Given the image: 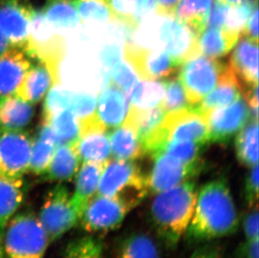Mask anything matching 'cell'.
<instances>
[{
  "label": "cell",
  "mask_w": 259,
  "mask_h": 258,
  "mask_svg": "<svg viewBox=\"0 0 259 258\" xmlns=\"http://www.w3.org/2000/svg\"><path fill=\"white\" fill-rule=\"evenodd\" d=\"M81 133L76 152L82 162L105 163L110 158V145L107 129L96 117L80 122Z\"/></svg>",
  "instance_id": "cell-16"
},
{
  "label": "cell",
  "mask_w": 259,
  "mask_h": 258,
  "mask_svg": "<svg viewBox=\"0 0 259 258\" xmlns=\"http://www.w3.org/2000/svg\"><path fill=\"white\" fill-rule=\"evenodd\" d=\"M257 5V0H244L239 5L229 6L223 29L240 38L250 15Z\"/></svg>",
  "instance_id": "cell-38"
},
{
  "label": "cell",
  "mask_w": 259,
  "mask_h": 258,
  "mask_svg": "<svg viewBox=\"0 0 259 258\" xmlns=\"http://www.w3.org/2000/svg\"><path fill=\"white\" fill-rule=\"evenodd\" d=\"M189 258H223V256L218 246L207 244L194 251Z\"/></svg>",
  "instance_id": "cell-50"
},
{
  "label": "cell",
  "mask_w": 259,
  "mask_h": 258,
  "mask_svg": "<svg viewBox=\"0 0 259 258\" xmlns=\"http://www.w3.org/2000/svg\"><path fill=\"white\" fill-rule=\"evenodd\" d=\"M116 128L110 134L111 150L116 159L135 160L144 155L139 137L128 122Z\"/></svg>",
  "instance_id": "cell-29"
},
{
  "label": "cell",
  "mask_w": 259,
  "mask_h": 258,
  "mask_svg": "<svg viewBox=\"0 0 259 258\" xmlns=\"http://www.w3.org/2000/svg\"><path fill=\"white\" fill-rule=\"evenodd\" d=\"M42 11L50 24L60 34L76 29L81 23L78 13L71 0H48Z\"/></svg>",
  "instance_id": "cell-31"
},
{
  "label": "cell",
  "mask_w": 259,
  "mask_h": 258,
  "mask_svg": "<svg viewBox=\"0 0 259 258\" xmlns=\"http://www.w3.org/2000/svg\"><path fill=\"white\" fill-rule=\"evenodd\" d=\"M237 258H259V238L245 240L237 250Z\"/></svg>",
  "instance_id": "cell-49"
},
{
  "label": "cell",
  "mask_w": 259,
  "mask_h": 258,
  "mask_svg": "<svg viewBox=\"0 0 259 258\" xmlns=\"http://www.w3.org/2000/svg\"><path fill=\"white\" fill-rule=\"evenodd\" d=\"M197 189L193 181H186L155 195L150 217L157 235L169 248L186 237L196 205Z\"/></svg>",
  "instance_id": "cell-2"
},
{
  "label": "cell",
  "mask_w": 259,
  "mask_h": 258,
  "mask_svg": "<svg viewBox=\"0 0 259 258\" xmlns=\"http://www.w3.org/2000/svg\"><path fill=\"white\" fill-rule=\"evenodd\" d=\"M228 8L229 5H224L218 0H213L210 11L208 13L207 19L205 21V28H223Z\"/></svg>",
  "instance_id": "cell-46"
},
{
  "label": "cell",
  "mask_w": 259,
  "mask_h": 258,
  "mask_svg": "<svg viewBox=\"0 0 259 258\" xmlns=\"http://www.w3.org/2000/svg\"><path fill=\"white\" fill-rule=\"evenodd\" d=\"M180 0H155L157 12L164 15H174Z\"/></svg>",
  "instance_id": "cell-51"
},
{
  "label": "cell",
  "mask_w": 259,
  "mask_h": 258,
  "mask_svg": "<svg viewBox=\"0 0 259 258\" xmlns=\"http://www.w3.org/2000/svg\"><path fill=\"white\" fill-rule=\"evenodd\" d=\"M115 20L135 29L156 9L155 0H107Z\"/></svg>",
  "instance_id": "cell-27"
},
{
  "label": "cell",
  "mask_w": 259,
  "mask_h": 258,
  "mask_svg": "<svg viewBox=\"0 0 259 258\" xmlns=\"http://www.w3.org/2000/svg\"><path fill=\"white\" fill-rule=\"evenodd\" d=\"M218 1H220L221 3H223L224 5L232 6V5H239L241 3L243 2L244 0H218Z\"/></svg>",
  "instance_id": "cell-53"
},
{
  "label": "cell",
  "mask_w": 259,
  "mask_h": 258,
  "mask_svg": "<svg viewBox=\"0 0 259 258\" xmlns=\"http://www.w3.org/2000/svg\"><path fill=\"white\" fill-rule=\"evenodd\" d=\"M71 1H73V0H71Z\"/></svg>",
  "instance_id": "cell-55"
},
{
  "label": "cell",
  "mask_w": 259,
  "mask_h": 258,
  "mask_svg": "<svg viewBox=\"0 0 259 258\" xmlns=\"http://www.w3.org/2000/svg\"><path fill=\"white\" fill-rule=\"evenodd\" d=\"M162 128L166 141H190L204 145L209 143L206 117L194 106L166 113Z\"/></svg>",
  "instance_id": "cell-12"
},
{
  "label": "cell",
  "mask_w": 259,
  "mask_h": 258,
  "mask_svg": "<svg viewBox=\"0 0 259 258\" xmlns=\"http://www.w3.org/2000/svg\"><path fill=\"white\" fill-rule=\"evenodd\" d=\"M24 51L29 58L46 64L59 80V64L63 56L64 40L47 20L42 10H32L27 43Z\"/></svg>",
  "instance_id": "cell-5"
},
{
  "label": "cell",
  "mask_w": 259,
  "mask_h": 258,
  "mask_svg": "<svg viewBox=\"0 0 259 258\" xmlns=\"http://www.w3.org/2000/svg\"><path fill=\"white\" fill-rule=\"evenodd\" d=\"M10 47L11 46L9 42V39L0 29V56H2L5 52H7L8 50L10 49Z\"/></svg>",
  "instance_id": "cell-52"
},
{
  "label": "cell",
  "mask_w": 259,
  "mask_h": 258,
  "mask_svg": "<svg viewBox=\"0 0 259 258\" xmlns=\"http://www.w3.org/2000/svg\"><path fill=\"white\" fill-rule=\"evenodd\" d=\"M217 85L206 98L194 107L204 116L211 110L231 104L242 96V85L229 64L226 65Z\"/></svg>",
  "instance_id": "cell-20"
},
{
  "label": "cell",
  "mask_w": 259,
  "mask_h": 258,
  "mask_svg": "<svg viewBox=\"0 0 259 258\" xmlns=\"http://www.w3.org/2000/svg\"><path fill=\"white\" fill-rule=\"evenodd\" d=\"M25 51L12 47L0 56V98L15 95L31 66Z\"/></svg>",
  "instance_id": "cell-18"
},
{
  "label": "cell",
  "mask_w": 259,
  "mask_h": 258,
  "mask_svg": "<svg viewBox=\"0 0 259 258\" xmlns=\"http://www.w3.org/2000/svg\"><path fill=\"white\" fill-rule=\"evenodd\" d=\"M238 39L237 35L223 28L207 27L199 34L200 54L209 58H220L230 52Z\"/></svg>",
  "instance_id": "cell-28"
},
{
  "label": "cell",
  "mask_w": 259,
  "mask_h": 258,
  "mask_svg": "<svg viewBox=\"0 0 259 258\" xmlns=\"http://www.w3.org/2000/svg\"><path fill=\"white\" fill-rule=\"evenodd\" d=\"M258 164L252 166L247 174L244 185V200L247 206L254 208L258 201Z\"/></svg>",
  "instance_id": "cell-44"
},
{
  "label": "cell",
  "mask_w": 259,
  "mask_h": 258,
  "mask_svg": "<svg viewBox=\"0 0 259 258\" xmlns=\"http://www.w3.org/2000/svg\"><path fill=\"white\" fill-rule=\"evenodd\" d=\"M32 105L16 95L0 98V129L25 128L34 115Z\"/></svg>",
  "instance_id": "cell-24"
},
{
  "label": "cell",
  "mask_w": 259,
  "mask_h": 258,
  "mask_svg": "<svg viewBox=\"0 0 259 258\" xmlns=\"http://www.w3.org/2000/svg\"><path fill=\"white\" fill-rule=\"evenodd\" d=\"M25 198L22 178H10L0 175V232L17 213Z\"/></svg>",
  "instance_id": "cell-25"
},
{
  "label": "cell",
  "mask_w": 259,
  "mask_h": 258,
  "mask_svg": "<svg viewBox=\"0 0 259 258\" xmlns=\"http://www.w3.org/2000/svg\"><path fill=\"white\" fill-rule=\"evenodd\" d=\"M0 258H5L4 246H3V232H0Z\"/></svg>",
  "instance_id": "cell-54"
},
{
  "label": "cell",
  "mask_w": 259,
  "mask_h": 258,
  "mask_svg": "<svg viewBox=\"0 0 259 258\" xmlns=\"http://www.w3.org/2000/svg\"><path fill=\"white\" fill-rule=\"evenodd\" d=\"M58 146L57 138L49 122L42 121L32 143L29 171L36 176H43L49 167Z\"/></svg>",
  "instance_id": "cell-23"
},
{
  "label": "cell",
  "mask_w": 259,
  "mask_h": 258,
  "mask_svg": "<svg viewBox=\"0 0 259 258\" xmlns=\"http://www.w3.org/2000/svg\"><path fill=\"white\" fill-rule=\"evenodd\" d=\"M242 88L257 85L258 47L257 42L242 36L232 52L229 62Z\"/></svg>",
  "instance_id": "cell-19"
},
{
  "label": "cell",
  "mask_w": 259,
  "mask_h": 258,
  "mask_svg": "<svg viewBox=\"0 0 259 258\" xmlns=\"http://www.w3.org/2000/svg\"><path fill=\"white\" fill-rule=\"evenodd\" d=\"M165 87L164 100L161 107L166 113L192 107L189 103L186 91L179 78H173L164 81Z\"/></svg>",
  "instance_id": "cell-41"
},
{
  "label": "cell",
  "mask_w": 259,
  "mask_h": 258,
  "mask_svg": "<svg viewBox=\"0 0 259 258\" xmlns=\"http://www.w3.org/2000/svg\"><path fill=\"white\" fill-rule=\"evenodd\" d=\"M138 82L136 72L133 70L132 66L120 61L113 66L106 79L105 85L112 84L115 85L130 98L133 89Z\"/></svg>",
  "instance_id": "cell-40"
},
{
  "label": "cell",
  "mask_w": 259,
  "mask_h": 258,
  "mask_svg": "<svg viewBox=\"0 0 259 258\" xmlns=\"http://www.w3.org/2000/svg\"><path fill=\"white\" fill-rule=\"evenodd\" d=\"M205 117L209 128V143L228 144L249 120L251 111L244 99L240 98L227 107L211 110Z\"/></svg>",
  "instance_id": "cell-13"
},
{
  "label": "cell",
  "mask_w": 259,
  "mask_h": 258,
  "mask_svg": "<svg viewBox=\"0 0 259 258\" xmlns=\"http://www.w3.org/2000/svg\"><path fill=\"white\" fill-rule=\"evenodd\" d=\"M71 193L62 184L52 188L45 197L38 218L50 242H54L78 224Z\"/></svg>",
  "instance_id": "cell-6"
},
{
  "label": "cell",
  "mask_w": 259,
  "mask_h": 258,
  "mask_svg": "<svg viewBox=\"0 0 259 258\" xmlns=\"http://www.w3.org/2000/svg\"><path fill=\"white\" fill-rule=\"evenodd\" d=\"M165 87L164 81L141 80L136 83L130 97V107L138 110L151 109L161 106Z\"/></svg>",
  "instance_id": "cell-34"
},
{
  "label": "cell",
  "mask_w": 259,
  "mask_h": 258,
  "mask_svg": "<svg viewBox=\"0 0 259 258\" xmlns=\"http://www.w3.org/2000/svg\"><path fill=\"white\" fill-rule=\"evenodd\" d=\"M205 147L194 142L166 141L155 154L164 153L186 164H198L203 163L201 157Z\"/></svg>",
  "instance_id": "cell-37"
},
{
  "label": "cell",
  "mask_w": 259,
  "mask_h": 258,
  "mask_svg": "<svg viewBox=\"0 0 259 258\" xmlns=\"http://www.w3.org/2000/svg\"><path fill=\"white\" fill-rule=\"evenodd\" d=\"M238 224L237 206L228 181L217 179L197 191L186 237L190 242H207L235 233Z\"/></svg>",
  "instance_id": "cell-1"
},
{
  "label": "cell",
  "mask_w": 259,
  "mask_h": 258,
  "mask_svg": "<svg viewBox=\"0 0 259 258\" xmlns=\"http://www.w3.org/2000/svg\"><path fill=\"white\" fill-rule=\"evenodd\" d=\"M146 176L133 160H108L98 186V195L116 198L135 209L149 194Z\"/></svg>",
  "instance_id": "cell-3"
},
{
  "label": "cell",
  "mask_w": 259,
  "mask_h": 258,
  "mask_svg": "<svg viewBox=\"0 0 259 258\" xmlns=\"http://www.w3.org/2000/svg\"><path fill=\"white\" fill-rule=\"evenodd\" d=\"M128 110V97L115 85L108 84L98 97L95 115L106 129L116 128L124 122Z\"/></svg>",
  "instance_id": "cell-17"
},
{
  "label": "cell",
  "mask_w": 259,
  "mask_h": 258,
  "mask_svg": "<svg viewBox=\"0 0 259 258\" xmlns=\"http://www.w3.org/2000/svg\"><path fill=\"white\" fill-rule=\"evenodd\" d=\"M80 162L75 145H58L43 176L52 181H71L78 172Z\"/></svg>",
  "instance_id": "cell-26"
},
{
  "label": "cell",
  "mask_w": 259,
  "mask_h": 258,
  "mask_svg": "<svg viewBox=\"0 0 259 258\" xmlns=\"http://www.w3.org/2000/svg\"><path fill=\"white\" fill-rule=\"evenodd\" d=\"M100 60L103 65L104 79H107L109 71L118 61H122V52L117 45H107L101 52Z\"/></svg>",
  "instance_id": "cell-45"
},
{
  "label": "cell",
  "mask_w": 259,
  "mask_h": 258,
  "mask_svg": "<svg viewBox=\"0 0 259 258\" xmlns=\"http://www.w3.org/2000/svg\"><path fill=\"white\" fill-rule=\"evenodd\" d=\"M58 84V79L47 65L38 61L34 66L31 65L15 95L34 104L39 103L53 85Z\"/></svg>",
  "instance_id": "cell-21"
},
{
  "label": "cell",
  "mask_w": 259,
  "mask_h": 258,
  "mask_svg": "<svg viewBox=\"0 0 259 258\" xmlns=\"http://www.w3.org/2000/svg\"><path fill=\"white\" fill-rule=\"evenodd\" d=\"M181 66L179 80L186 91L189 103L194 106L215 88L226 65L215 59L198 55Z\"/></svg>",
  "instance_id": "cell-8"
},
{
  "label": "cell",
  "mask_w": 259,
  "mask_h": 258,
  "mask_svg": "<svg viewBox=\"0 0 259 258\" xmlns=\"http://www.w3.org/2000/svg\"><path fill=\"white\" fill-rule=\"evenodd\" d=\"M157 34L159 49L169 54L179 66L200 55L198 34L174 15L157 12Z\"/></svg>",
  "instance_id": "cell-7"
},
{
  "label": "cell",
  "mask_w": 259,
  "mask_h": 258,
  "mask_svg": "<svg viewBox=\"0 0 259 258\" xmlns=\"http://www.w3.org/2000/svg\"><path fill=\"white\" fill-rule=\"evenodd\" d=\"M46 122L52 126L58 145H76L80 137L81 127L78 118L71 110H61Z\"/></svg>",
  "instance_id": "cell-35"
},
{
  "label": "cell",
  "mask_w": 259,
  "mask_h": 258,
  "mask_svg": "<svg viewBox=\"0 0 259 258\" xmlns=\"http://www.w3.org/2000/svg\"><path fill=\"white\" fill-rule=\"evenodd\" d=\"M62 258H103V244L92 236L76 239L66 246Z\"/></svg>",
  "instance_id": "cell-39"
},
{
  "label": "cell",
  "mask_w": 259,
  "mask_h": 258,
  "mask_svg": "<svg viewBox=\"0 0 259 258\" xmlns=\"http://www.w3.org/2000/svg\"><path fill=\"white\" fill-rule=\"evenodd\" d=\"M106 163L83 162L76 175V186L71 195V199L74 209L79 218L89 200L98 193Z\"/></svg>",
  "instance_id": "cell-22"
},
{
  "label": "cell",
  "mask_w": 259,
  "mask_h": 258,
  "mask_svg": "<svg viewBox=\"0 0 259 258\" xmlns=\"http://www.w3.org/2000/svg\"><path fill=\"white\" fill-rule=\"evenodd\" d=\"M96 103L97 100L93 95L73 93L69 109L76 115L79 122H81L95 116Z\"/></svg>",
  "instance_id": "cell-43"
},
{
  "label": "cell",
  "mask_w": 259,
  "mask_h": 258,
  "mask_svg": "<svg viewBox=\"0 0 259 258\" xmlns=\"http://www.w3.org/2000/svg\"><path fill=\"white\" fill-rule=\"evenodd\" d=\"M81 22L104 25L114 20L107 0H73Z\"/></svg>",
  "instance_id": "cell-36"
},
{
  "label": "cell",
  "mask_w": 259,
  "mask_h": 258,
  "mask_svg": "<svg viewBox=\"0 0 259 258\" xmlns=\"http://www.w3.org/2000/svg\"><path fill=\"white\" fill-rule=\"evenodd\" d=\"M32 143L25 132L0 129V175L22 178L29 171Z\"/></svg>",
  "instance_id": "cell-11"
},
{
  "label": "cell",
  "mask_w": 259,
  "mask_h": 258,
  "mask_svg": "<svg viewBox=\"0 0 259 258\" xmlns=\"http://www.w3.org/2000/svg\"><path fill=\"white\" fill-rule=\"evenodd\" d=\"M114 258H160L156 244L145 234L133 233L117 244Z\"/></svg>",
  "instance_id": "cell-32"
},
{
  "label": "cell",
  "mask_w": 259,
  "mask_h": 258,
  "mask_svg": "<svg viewBox=\"0 0 259 258\" xmlns=\"http://www.w3.org/2000/svg\"><path fill=\"white\" fill-rule=\"evenodd\" d=\"M151 158L154 163L146 181L149 192L153 195L192 181L203 169V163L186 164L164 153H157Z\"/></svg>",
  "instance_id": "cell-10"
},
{
  "label": "cell",
  "mask_w": 259,
  "mask_h": 258,
  "mask_svg": "<svg viewBox=\"0 0 259 258\" xmlns=\"http://www.w3.org/2000/svg\"><path fill=\"white\" fill-rule=\"evenodd\" d=\"M50 243L38 216L32 211L15 214L3 232L5 258H44Z\"/></svg>",
  "instance_id": "cell-4"
},
{
  "label": "cell",
  "mask_w": 259,
  "mask_h": 258,
  "mask_svg": "<svg viewBox=\"0 0 259 258\" xmlns=\"http://www.w3.org/2000/svg\"><path fill=\"white\" fill-rule=\"evenodd\" d=\"M236 154L240 163L252 168L258 162V122L251 115L236 138Z\"/></svg>",
  "instance_id": "cell-30"
},
{
  "label": "cell",
  "mask_w": 259,
  "mask_h": 258,
  "mask_svg": "<svg viewBox=\"0 0 259 258\" xmlns=\"http://www.w3.org/2000/svg\"><path fill=\"white\" fill-rule=\"evenodd\" d=\"M259 216L257 206L252 208L242 221V229L246 240L259 238Z\"/></svg>",
  "instance_id": "cell-47"
},
{
  "label": "cell",
  "mask_w": 259,
  "mask_h": 258,
  "mask_svg": "<svg viewBox=\"0 0 259 258\" xmlns=\"http://www.w3.org/2000/svg\"><path fill=\"white\" fill-rule=\"evenodd\" d=\"M123 56L137 75L144 80H154L169 76L179 65L162 49H145L127 42Z\"/></svg>",
  "instance_id": "cell-14"
},
{
  "label": "cell",
  "mask_w": 259,
  "mask_h": 258,
  "mask_svg": "<svg viewBox=\"0 0 259 258\" xmlns=\"http://www.w3.org/2000/svg\"><path fill=\"white\" fill-rule=\"evenodd\" d=\"M32 10L29 0H0V29L11 47L25 50Z\"/></svg>",
  "instance_id": "cell-15"
},
{
  "label": "cell",
  "mask_w": 259,
  "mask_h": 258,
  "mask_svg": "<svg viewBox=\"0 0 259 258\" xmlns=\"http://www.w3.org/2000/svg\"><path fill=\"white\" fill-rule=\"evenodd\" d=\"M73 93L55 85L50 89L44 103L42 120L49 119L52 115L62 109H69Z\"/></svg>",
  "instance_id": "cell-42"
},
{
  "label": "cell",
  "mask_w": 259,
  "mask_h": 258,
  "mask_svg": "<svg viewBox=\"0 0 259 258\" xmlns=\"http://www.w3.org/2000/svg\"><path fill=\"white\" fill-rule=\"evenodd\" d=\"M131 209L116 198L93 196L81 212L78 223L90 233L112 232L122 224Z\"/></svg>",
  "instance_id": "cell-9"
},
{
  "label": "cell",
  "mask_w": 259,
  "mask_h": 258,
  "mask_svg": "<svg viewBox=\"0 0 259 258\" xmlns=\"http://www.w3.org/2000/svg\"><path fill=\"white\" fill-rule=\"evenodd\" d=\"M213 0H180L174 13L175 17L191 27L196 34L205 28V21Z\"/></svg>",
  "instance_id": "cell-33"
},
{
  "label": "cell",
  "mask_w": 259,
  "mask_h": 258,
  "mask_svg": "<svg viewBox=\"0 0 259 258\" xmlns=\"http://www.w3.org/2000/svg\"><path fill=\"white\" fill-rule=\"evenodd\" d=\"M242 36L247 37L257 43L258 42V5L255 7L252 15H250L247 25L241 34Z\"/></svg>",
  "instance_id": "cell-48"
}]
</instances>
